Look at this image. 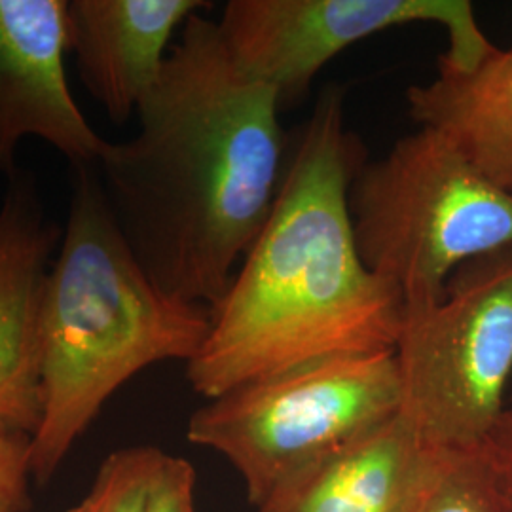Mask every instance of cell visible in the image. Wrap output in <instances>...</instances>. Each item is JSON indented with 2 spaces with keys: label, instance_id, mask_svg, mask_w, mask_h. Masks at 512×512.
<instances>
[{
  "label": "cell",
  "instance_id": "1",
  "mask_svg": "<svg viewBox=\"0 0 512 512\" xmlns=\"http://www.w3.org/2000/svg\"><path fill=\"white\" fill-rule=\"evenodd\" d=\"M281 99L239 69L219 23L179 31L141 129L107 143L97 171L110 213L162 293L213 308L274 207L287 167Z\"/></svg>",
  "mask_w": 512,
  "mask_h": 512
},
{
  "label": "cell",
  "instance_id": "2",
  "mask_svg": "<svg viewBox=\"0 0 512 512\" xmlns=\"http://www.w3.org/2000/svg\"><path fill=\"white\" fill-rule=\"evenodd\" d=\"M365 162L346 126L344 92L329 88L298 131L270 217L186 363L203 399L298 366L395 349L403 294L366 266L349 215V188Z\"/></svg>",
  "mask_w": 512,
  "mask_h": 512
},
{
  "label": "cell",
  "instance_id": "3",
  "mask_svg": "<svg viewBox=\"0 0 512 512\" xmlns=\"http://www.w3.org/2000/svg\"><path fill=\"white\" fill-rule=\"evenodd\" d=\"M209 325V308L171 298L150 281L110 213L97 164L71 167L69 213L40 310L33 478L55 475L133 376L164 361L190 363Z\"/></svg>",
  "mask_w": 512,
  "mask_h": 512
},
{
  "label": "cell",
  "instance_id": "4",
  "mask_svg": "<svg viewBox=\"0 0 512 512\" xmlns=\"http://www.w3.org/2000/svg\"><path fill=\"white\" fill-rule=\"evenodd\" d=\"M349 215L366 266L404 306L439 300L463 264L512 247V192L425 126L363 164Z\"/></svg>",
  "mask_w": 512,
  "mask_h": 512
},
{
  "label": "cell",
  "instance_id": "5",
  "mask_svg": "<svg viewBox=\"0 0 512 512\" xmlns=\"http://www.w3.org/2000/svg\"><path fill=\"white\" fill-rule=\"evenodd\" d=\"M399 410L395 353L382 351L234 387L192 414L186 437L228 459L258 511Z\"/></svg>",
  "mask_w": 512,
  "mask_h": 512
},
{
  "label": "cell",
  "instance_id": "6",
  "mask_svg": "<svg viewBox=\"0 0 512 512\" xmlns=\"http://www.w3.org/2000/svg\"><path fill=\"white\" fill-rule=\"evenodd\" d=\"M399 416L433 452L484 448L512 376V247L463 264L439 300L404 306Z\"/></svg>",
  "mask_w": 512,
  "mask_h": 512
},
{
  "label": "cell",
  "instance_id": "7",
  "mask_svg": "<svg viewBox=\"0 0 512 512\" xmlns=\"http://www.w3.org/2000/svg\"><path fill=\"white\" fill-rule=\"evenodd\" d=\"M220 35L243 73L277 92L281 105L349 46L395 27L435 23L446 29L440 65L473 69L495 46L467 0H230Z\"/></svg>",
  "mask_w": 512,
  "mask_h": 512
},
{
  "label": "cell",
  "instance_id": "8",
  "mask_svg": "<svg viewBox=\"0 0 512 512\" xmlns=\"http://www.w3.org/2000/svg\"><path fill=\"white\" fill-rule=\"evenodd\" d=\"M67 0H0V173H18L35 137L76 165L99 162L109 141L76 105L65 73Z\"/></svg>",
  "mask_w": 512,
  "mask_h": 512
},
{
  "label": "cell",
  "instance_id": "9",
  "mask_svg": "<svg viewBox=\"0 0 512 512\" xmlns=\"http://www.w3.org/2000/svg\"><path fill=\"white\" fill-rule=\"evenodd\" d=\"M63 228L48 213L33 173L19 169L0 203V431L33 437L42 399L38 327Z\"/></svg>",
  "mask_w": 512,
  "mask_h": 512
},
{
  "label": "cell",
  "instance_id": "10",
  "mask_svg": "<svg viewBox=\"0 0 512 512\" xmlns=\"http://www.w3.org/2000/svg\"><path fill=\"white\" fill-rule=\"evenodd\" d=\"M202 0H67V54L84 90L114 124L137 114Z\"/></svg>",
  "mask_w": 512,
  "mask_h": 512
},
{
  "label": "cell",
  "instance_id": "11",
  "mask_svg": "<svg viewBox=\"0 0 512 512\" xmlns=\"http://www.w3.org/2000/svg\"><path fill=\"white\" fill-rule=\"evenodd\" d=\"M401 416L330 458L258 512H412L439 467Z\"/></svg>",
  "mask_w": 512,
  "mask_h": 512
},
{
  "label": "cell",
  "instance_id": "12",
  "mask_svg": "<svg viewBox=\"0 0 512 512\" xmlns=\"http://www.w3.org/2000/svg\"><path fill=\"white\" fill-rule=\"evenodd\" d=\"M408 112L433 128L486 175L512 192V48H494L473 69L440 65L437 78L410 86Z\"/></svg>",
  "mask_w": 512,
  "mask_h": 512
},
{
  "label": "cell",
  "instance_id": "13",
  "mask_svg": "<svg viewBox=\"0 0 512 512\" xmlns=\"http://www.w3.org/2000/svg\"><path fill=\"white\" fill-rule=\"evenodd\" d=\"M412 512H512V501L486 448L442 452Z\"/></svg>",
  "mask_w": 512,
  "mask_h": 512
},
{
  "label": "cell",
  "instance_id": "14",
  "mask_svg": "<svg viewBox=\"0 0 512 512\" xmlns=\"http://www.w3.org/2000/svg\"><path fill=\"white\" fill-rule=\"evenodd\" d=\"M165 452L131 446L112 452L97 471L90 492L67 512H147L148 497Z\"/></svg>",
  "mask_w": 512,
  "mask_h": 512
},
{
  "label": "cell",
  "instance_id": "15",
  "mask_svg": "<svg viewBox=\"0 0 512 512\" xmlns=\"http://www.w3.org/2000/svg\"><path fill=\"white\" fill-rule=\"evenodd\" d=\"M31 478V437L0 431V512H29Z\"/></svg>",
  "mask_w": 512,
  "mask_h": 512
},
{
  "label": "cell",
  "instance_id": "16",
  "mask_svg": "<svg viewBox=\"0 0 512 512\" xmlns=\"http://www.w3.org/2000/svg\"><path fill=\"white\" fill-rule=\"evenodd\" d=\"M147 512H196V471L190 461L165 454Z\"/></svg>",
  "mask_w": 512,
  "mask_h": 512
},
{
  "label": "cell",
  "instance_id": "17",
  "mask_svg": "<svg viewBox=\"0 0 512 512\" xmlns=\"http://www.w3.org/2000/svg\"><path fill=\"white\" fill-rule=\"evenodd\" d=\"M484 448L494 461L495 469L512 501V408L503 412Z\"/></svg>",
  "mask_w": 512,
  "mask_h": 512
}]
</instances>
